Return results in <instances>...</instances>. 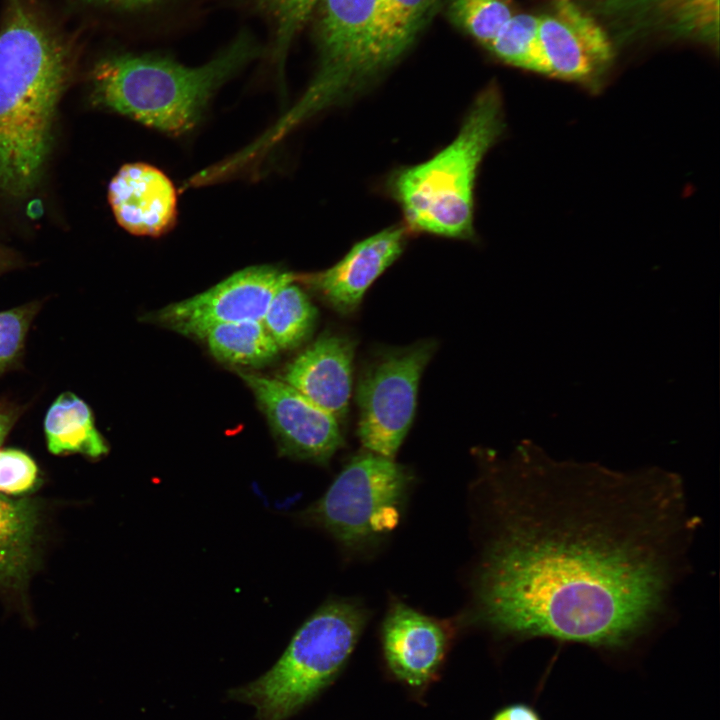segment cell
<instances>
[{"label":"cell","mask_w":720,"mask_h":720,"mask_svg":"<svg viewBox=\"0 0 720 720\" xmlns=\"http://www.w3.org/2000/svg\"><path fill=\"white\" fill-rule=\"evenodd\" d=\"M521 456L499 485L476 578L481 623L520 640L621 650L674 616L699 522L681 478Z\"/></svg>","instance_id":"cell-1"},{"label":"cell","mask_w":720,"mask_h":720,"mask_svg":"<svg viewBox=\"0 0 720 720\" xmlns=\"http://www.w3.org/2000/svg\"><path fill=\"white\" fill-rule=\"evenodd\" d=\"M70 52L26 0H6L0 27V192L28 194L50 150Z\"/></svg>","instance_id":"cell-2"},{"label":"cell","mask_w":720,"mask_h":720,"mask_svg":"<svg viewBox=\"0 0 720 720\" xmlns=\"http://www.w3.org/2000/svg\"><path fill=\"white\" fill-rule=\"evenodd\" d=\"M248 32L209 62L188 67L171 58L147 54L104 57L92 71L98 104L160 131L180 135L199 121L215 91L259 54Z\"/></svg>","instance_id":"cell-3"},{"label":"cell","mask_w":720,"mask_h":720,"mask_svg":"<svg viewBox=\"0 0 720 720\" xmlns=\"http://www.w3.org/2000/svg\"><path fill=\"white\" fill-rule=\"evenodd\" d=\"M504 129L499 91L486 88L475 98L448 145L424 162L393 172L388 191L409 231L459 240L473 237L479 168Z\"/></svg>","instance_id":"cell-4"},{"label":"cell","mask_w":720,"mask_h":720,"mask_svg":"<svg viewBox=\"0 0 720 720\" xmlns=\"http://www.w3.org/2000/svg\"><path fill=\"white\" fill-rule=\"evenodd\" d=\"M367 617V610L357 601L325 602L298 628L267 672L230 689L228 697L255 707L258 720H288L341 671Z\"/></svg>","instance_id":"cell-5"},{"label":"cell","mask_w":720,"mask_h":720,"mask_svg":"<svg viewBox=\"0 0 720 720\" xmlns=\"http://www.w3.org/2000/svg\"><path fill=\"white\" fill-rule=\"evenodd\" d=\"M319 65L289 113L256 142L265 149L293 126L360 91L393 64L381 26L378 0H320Z\"/></svg>","instance_id":"cell-6"},{"label":"cell","mask_w":720,"mask_h":720,"mask_svg":"<svg viewBox=\"0 0 720 720\" xmlns=\"http://www.w3.org/2000/svg\"><path fill=\"white\" fill-rule=\"evenodd\" d=\"M410 483L405 466L368 451L352 458L300 518L360 548L395 528Z\"/></svg>","instance_id":"cell-7"},{"label":"cell","mask_w":720,"mask_h":720,"mask_svg":"<svg viewBox=\"0 0 720 720\" xmlns=\"http://www.w3.org/2000/svg\"><path fill=\"white\" fill-rule=\"evenodd\" d=\"M436 344L423 340L377 355L356 389L358 435L369 451L394 458L413 422L420 377Z\"/></svg>","instance_id":"cell-8"},{"label":"cell","mask_w":720,"mask_h":720,"mask_svg":"<svg viewBox=\"0 0 720 720\" xmlns=\"http://www.w3.org/2000/svg\"><path fill=\"white\" fill-rule=\"evenodd\" d=\"M295 278L272 266L247 267L200 294L165 306L155 320L182 335L204 339L222 324L262 320L275 292Z\"/></svg>","instance_id":"cell-9"},{"label":"cell","mask_w":720,"mask_h":720,"mask_svg":"<svg viewBox=\"0 0 720 720\" xmlns=\"http://www.w3.org/2000/svg\"><path fill=\"white\" fill-rule=\"evenodd\" d=\"M239 375L263 409L283 454L326 464L343 445L337 418L292 386L252 373Z\"/></svg>","instance_id":"cell-10"},{"label":"cell","mask_w":720,"mask_h":720,"mask_svg":"<svg viewBox=\"0 0 720 720\" xmlns=\"http://www.w3.org/2000/svg\"><path fill=\"white\" fill-rule=\"evenodd\" d=\"M544 75L594 82L610 66L613 46L603 27L571 0H559L539 16Z\"/></svg>","instance_id":"cell-11"},{"label":"cell","mask_w":720,"mask_h":720,"mask_svg":"<svg viewBox=\"0 0 720 720\" xmlns=\"http://www.w3.org/2000/svg\"><path fill=\"white\" fill-rule=\"evenodd\" d=\"M406 226H390L354 244L330 268L310 274L305 282L334 310L348 315L357 310L371 284L402 254Z\"/></svg>","instance_id":"cell-12"},{"label":"cell","mask_w":720,"mask_h":720,"mask_svg":"<svg viewBox=\"0 0 720 720\" xmlns=\"http://www.w3.org/2000/svg\"><path fill=\"white\" fill-rule=\"evenodd\" d=\"M719 0H605L599 10L623 34L661 32L719 46Z\"/></svg>","instance_id":"cell-13"},{"label":"cell","mask_w":720,"mask_h":720,"mask_svg":"<svg viewBox=\"0 0 720 720\" xmlns=\"http://www.w3.org/2000/svg\"><path fill=\"white\" fill-rule=\"evenodd\" d=\"M108 199L112 212L126 231L140 236H160L175 224L177 194L170 179L145 163H130L110 181Z\"/></svg>","instance_id":"cell-14"},{"label":"cell","mask_w":720,"mask_h":720,"mask_svg":"<svg viewBox=\"0 0 720 720\" xmlns=\"http://www.w3.org/2000/svg\"><path fill=\"white\" fill-rule=\"evenodd\" d=\"M355 342L327 333L286 367L282 380L337 419L346 415L352 389Z\"/></svg>","instance_id":"cell-15"},{"label":"cell","mask_w":720,"mask_h":720,"mask_svg":"<svg viewBox=\"0 0 720 720\" xmlns=\"http://www.w3.org/2000/svg\"><path fill=\"white\" fill-rule=\"evenodd\" d=\"M385 659L394 675L419 687L438 671L447 647V634L434 619L402 602H394L382 628Z\"/></svg>","instance_id":"cell-16"},{"label":"cell","mask_w":720,"mask_h":720,"mask_svg":"<svg viewBox=\"0 0 720 720\" xmlns=\"http://www.w3.org/2000/svg\"><path fill=\"white\" fill-rule=\"evenodd\" d=\"M41 507L23 496L0 494V591L22 593L39 560Z\"/></svg>","instance_id":"cell-17"},{"label":"cell","mask_w":720,"mask_h":720,"mask_svg":"<svg viewBox=\"0 0 720 720\" xmlns=\"http://www.w3.org/2000/svg\"><path fill=\"white\" fill-rule=\"evenodd\" d=\"M43 428L47 449L54 455L80 454L95 460L109 452L90 406L73 392H63L51 403Z\"/></svg>","instance_id":"cell-18"},{"label":"cell","mask_w":720,"mask_h":720,"mask_svg":"<svg viewBox=\"0 0 720 720\" xmlns=\"http://www.w3.org/2000/svg\"><path fill=\"white\" fill-rule=\"evenodd\" d=\"M204 339L215 358L240 366L264 365L279 351L262 320L222 324L212 328Z\"/></svg>","instance_id":"cell-19"},{"label":"cell","mask_w":720,"mask_h":720,"mask_svg":"<svg viewBox=\"0 0 720 720\" xmlns=\"http://www.w3.org/2000/svg\"><path fill=\"white\" fill-rule=\"evenodd\" d=\"M294 280L275 292L262 318L279 349L298 346L309 336L316 322V308Z\"/></svg>","instance_id":"cell-20"},{"label":"cell","mask_w":720,"mask_h":720,"mask_svg":"<svg viewBox=\"0 0 720 720\" xmlns=\"http://www.w3.org/2000/svg\"><path fill=\"white\" fill-rule=\"evenodd\" d=\"M389 58L402 57L436 14L440 0H378Z\"/></svg>","instance_id":"cell-21"},{"label":"cell","mask_w":720,"mask_h":720,"mask_svg":"<svg viewBox=\"0 0 720 720\" xmlns=\"http://www.w3.org/2000/svg\"><path fill=\"white\" fill-rule=\"evenodd\" d=\"M488 49L506 64L535 73H544L539 40V16L513 14Z\"/></svg>","instance_id":"cell-22"},{"label":"cell","mask_w":720,"mask_h":720,"mask_svg":"<svg viewBox=\"0 0 720 720\" xmlns=\"http://www.w3.org/2000/svg\"><path fill=\"white\" fill-rule=\"evenodd\" d=\"M446 14L487 49L513 15L508 0H447Z\"/></svg>","instance_id":"cell-23"},{"label":"cell","mask_w":720,"mask_h":720,"mask_svg":"<svg viewBox=\"0 0 720 720\" xmlns=\"http://www.w3.org/2000/svg\"><path fill=\"white\" fill-rule=\"evenodd\" d=\"M320 0H256L273 30V57L279 70L290 46Z\"/></svg>","instance_id":"cell-24"},{"label":"cell","mask_w":720,"mask_h":720,"mask_svg":"<svg viewBox=\"0 0 720 720\" xmlns=\"http://www.w3.org/2000/svg\"><path fill=\"white\" fill-rule=\"evenodd\" d=\"M40 308V301H31L0 311V375L21 359L28 331Z\"/></svg>","instance_id":"cell-25"},{"label":"cell","mask_w":720,"mask_h":720,"mask_svg":"<svg viewBox=\"0 0 720 720\" xmlns=\"http://www.w3.org/2000/svg\"><path fill=\"white\" fill-rule=\"evenodd\" d=\"M42 482L40 469L25 451L0 449V494L25 496Z\"/></svg>","instance_id":"cell-26"},{"label":"cell","mask_w":720,"mask_h":720,"mask_svg":"<svg viewBox=\"0 0 720 720\" xmlns=\"http://www.w3.org/2000/svg\"><path fill=\"white\" fill-rule=\"evenodd\" d=\"M23 413V407L0 400V446Z\"/></svg>","instance_id":"cell-27"},{"label":"cell","mask_w":720,"mask_h":720,"mask_svg":"<svg viewBox=\"0 0 720 720\" xmlns=\"http://www.w3.org/2000/svg\"><path fill=\"white\" fill-rule=\"evenodd\" d=\"M493 720H541V718L530 706L515 704L498 712Z\"/></svg>","instance_id":"cell-28"},{"label":"cell","mask_w":720,"mask_h":720,"mask_svg":"<svg viewBox=\"0 0 720 720\" xmlns=\"http://www.w3.org/2000/svg\"><path fill=\"white\" fill-rule=\"evenodd\" d=\"M10 265H11V260H10L9 255L4 253L0 249V273L3 272L4 270L8 269L10 267Z\"/></svg>","instance_id":"cell-29"},{"label":"cell","mask_w":720,"mask_h":720,"mask_svg":"<svg viewBox=\"0 0 720 720\" xmlns=\"http://www.w3.org/2000/svg\"><path fill=\"white\" fill-rule=\"evenodd\" d=\"M88 3L114 8L119 0H85Z\"/></svg>","instance_id":"cell-30"}]
</instances>
